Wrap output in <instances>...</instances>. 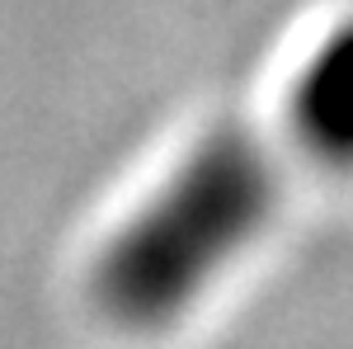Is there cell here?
<instances>
[{
	"mask_svg": "<svg viewBox=\"0 0 353 349\" xmlns=\"http://www.w3.org/2000/svg\"><path fill=\"white\" fill-rule=\"evenodd\" d=\"M273 208V165L241 133L208 137L118 232L94 269V297L123 326H161L241 250Z\"/></svg>",
	"mask_w": 353,
	"mask_h": 349,
	"instance_id": "6da1fadb",
	"label": "cell"
},
{
	"mask_svg": "<svg viewBox=\"0 0 353 349\" xmlns=\"http://www.w3.org/2000/svg\"><path fill=\"white\" fill-rule=\"evenodd\" d=\"M292 133L325 165H353V24L334 28L292 85Z\"/></svg>",
	"mask_w": 353,
	"mask_h": 349,
	"instance_id": "7a4b0ae2",
	"label": "cell"
}]
</instances>
